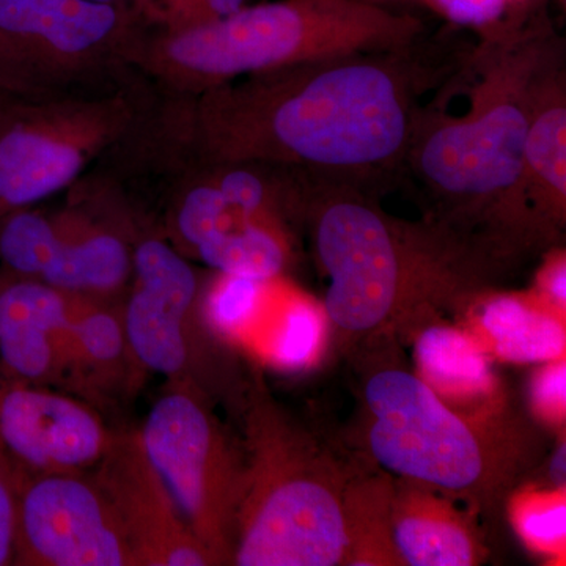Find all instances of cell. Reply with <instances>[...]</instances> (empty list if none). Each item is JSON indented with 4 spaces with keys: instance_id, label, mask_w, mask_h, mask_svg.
I'll return each instance as SVG.
<instances>
[{
    "instance_id": "5bb4252c",
    "label": "cell",
    "mask_w": 566,
    "mask_h": 566,
    "mask_svg": "<svg viewBox=\"0 0 566 566\" xmlns=\"http://www.w3.org/2000/svg\"><path fill=\"white\" fill-rule=\"evenodd\" d=\"M93 469V480L117 512L139 566L216 565L153 469L139 434L114 438Z\"/></svg>"
},
{
    "instance_id": "5b68a950",
    "label": "cell",
    "mask_w": 566,
    "mask_h": 566,
    "mask_svg": "<svg viewBox=\"0 0 566 566\" xmlns=\"http://www.w3.org/2000/svg\"><path fill=\"white\" fill-rule=\"evenodd\" d=\"M255 397L232 564H348L346 479L273 403Z\"/></svg>"
},
{
    "instance_id": "484cf974",
    "label": "cell",
    "mask_w": 566,
    "mask_h": 566,
    "mask_svg": "<svg viewBox=\"0 0 566 566\" xmlns=\"http://www.w3.org/2000/svg\"><path fill=\"white\" fill-rule=\"evenodd\" d=\"M248 0H133L148 32H181L229 17Z\"/></svg>"
},
{
    "instance_id": "1f68e13d",
    "label": "cell",
    "mask_w": 566,
    "mask_h": 566,
    "mask_svg": "<svg viewBox=\"0 0 566 566\" xmlns=\"http://www.w3.org/2000/svg\"><path fill=\"white\" fill-rule=\"evenodd\" d=\"M88 2L106 3V6L122 7V9L133 10V0H88Z\"/></svg>"
},
{
    "instance_id": "7402d4cb",
    "label": "cell",
    "mask_w": 566,
    "mask_h": 566,
    "mask_svg": "<svg viewBox=\"0 0 566 566\" xmlns=\"http://www.w3.org/2000/svg\"><path fill=\"white\" fill-rule=\"evenodd\" d=\"M270 282L216 271L199 293L208 329L226 340H243L263 314Z\"/></svg>"
},
{
    "instance_id": "603a6c76",
    "label": "cell",
    "mask_w": 566,
    "mask_h": 566,
    "mask_svg": "<svg viewBox=\"0 0 566 566\" xmlns=\"http://www.w3.org/2000/svg\"><path fill=\"white\" fill-rule=\"evenodd\" d=\"M59 241L57 214L31 207L0 214L2 270L21 277L43 279Z\"/></svg>"
},
{
    "instance_id": "e0dca14e",
    "label": "cell",
    "mask_w": 566,
    "mask_h": 566,
    "mask_svg": "<svg viewBox=\"0 0 566 566\" xmlns=\"http://www.w3.org/2000/svg\"><path fill=\"white\" fill-rule=\"evenodd\" d=\"M438 493L409 480L392 486L389 526L395 556L400 565H479L485 558L479 535L452 501Z\"/></svg>"
},
{
    "instance_id": "cb8c5ba5",
    "label": "cell",
    "mask_w": 566,
    "mask_h": 566,
    "mask_svg": "<svg viewBox=\"0 0 566 566\" xmlns=\"http://www.w3.org/2000/svg\"><path fill=\"white\" fill-rule=\"evenodd\" d=\"M282 311L266 342L268 360L282 370H303L322 349L324 315L318 305L281 282Z\"/></svg>"
},
{
    "instance_id": "30bf717a",
    "label": "cell",
    "mask_w": 566,
    "mask_h": 566,
    "mask_svg": "<svg viewBox=\"0 0 566 566\" xmlns=\"http://www.w3.org/2000/svg\"><path fill=\"white\" fill-rule=\"evenodd\" d=\"M14 565L139 566L93 476L22 472Z\"/></svg>"
},
{
    "instance_id": "44dd1931",
    "label": "cell",
    "mask_w": 566,
    "mask_h": 566,
    "mask_svg": "<svg viewBox=\"0 0 566 566\" xmlns=\"http://www.w3.org/2000/svg\"><path fill=\"white\" fill-rule=\"evenodd\" d=\"M103 303L104 300L74 294L61 367L71 364L84 370L109 371L122 363L129 348L125 327Z\"/></svg>"
},
{
    "instance_id": "d4e9b609",
    "label": "cell",
    "mask_w": 566,
    "mask_h": 566,
    "mask_svg": "<svg viewBox=\"0 0 566 566\" xmlns=\"http://www.w3.org/2000/svg\"><path fill=\"white\" fill-rule=\"evenodd\" d=\"M512 521L524 543L536 553L560 557L566 546L565 488L531 491L517 495Z\"/></svg>"
},
{
    "instance_id": "52a82bcc",
    "label": "cell",
    "mask_w": 566,
    "mask_h": 566,
    "mask_svg": "<svg viewBox=\"0 0 566 566\" xmlns=\"http://www.w3.org/2000/svg\"><path fill=\"white\" fill-rule=\"evenodd\" d=\"M147 109L126 85L0 96V214L70 189L132 136Z\"/></svg>"
},
{
    "instance_id": "d6986e66",
    "label": "cell",
    "mask_w": 566,
    "mask_h": 566,
    "mask_svg": "<svg viewBox=\"0 0 566 566\" xmlns=\"http://www.w3.org/2000/svg\"><path fill=\"white\" fill-rule=\"evenodd\" d=\"M420 379L442 400L474 408L493 405L497 387L485 346L452 326L427 327L416 342Z\"/></svg>"
},
{
    "instance_id": "9a60e30c",
    "label": "cell",
    "mask_w": 566,
    "mask_h": 566,
    "mask_svg": "<svg viewBox=\"0 0 566 566\" xmlns=\"http://www.w3.org/2000/svg\"><path fill=\"white\" fill-rule=\"evenodd\" d=\"M516 205L538 248L556 243L566 219V69L543 82L528 126Z\"/></svg>"
},
{
    "instance_id": "ba28073f",
    "label": "cell",
    "mask_w": 566,
    "mask_h": 566,
    "mask_svg": "<svg viewBox=\"0 0 566 566\" xmlns=\"http://www.w3.org/2000/svg\"><path fill=\"white\" fill-rule=\"evenodd\" d=\"M133 10L88 0H0V96L106 87L147 35Z\"/></svg>"
},
{
    "instance_id": "9c48e42d",
    "label": "cell",
    "mask_w": 566,
    "mask_h": 566,
    "mask_svg": "<svg viewBox=\"0 0 566 566\" xmlns=\"http://www.w3.org/2000/svg\"><path fill=\"white\" fill-rule=\"evenodd\" d=\"M139 439L193 536L216 565L232 564L245 460L202 398L189 386L163 395Z\"/></svg>"
},
{
    "instance_id": "7a4b0ae2",
    "label": "cell",
    "mask_w": 566,
    "mask_h": 566,
    "mask_svg": "<svg viewBox=\"0 0 566 566\" xmlns=\"http://www.w3.org/2000/svg\"><path fill=\"white\" fill-rule=\"evenodd\" d=\"M458 70L469 109L423 107L405 163L427 200V218L497 273L523 245L516 185L543 82L565 63V41L545 11L531 10L480 33Z\"/></svg>"
},
{
    "instance_id": "4fadbf2b",
    "label": "cell",
    "mask_w": 566,
    "mask_h": 566,
    "mask_svg": "<svg viewBox=\"0 0 566 566\" xmlns=\"http://www.w3.org/2000/svg\"><path fill=\"white\" fill-rule=\"evenodd\" d=\"M133 290L123 314L133 356L148 370L180 376L189 360L186 323L199 301V275L161 237L136 238Z\"/></svg>"
},
{
    "instance_id": "7c38bea8",
    "label": "cell",
    "mask_w": 566,
    "mask_h": 566,
    "mask_svg": "<svg viewBox=\"0 0 566 566\" xmlns=\"http://www.w3.org/2000/svg\"><path fill=\"white\" fill-rule=\"evenodd\" d=\"M115 436L88 406L0 374V447L28 474H81Z\"/></svg>"
},
{
    "instance_id": "f1b7e54d",
    "label": "cell",
    "mask_w": 566,
    "mask_h": 566,
    "mask_svg": "<svg viewBox=\"0 0 566 566\" xmlns=\"http://www.w3.org/2000/svg\"><path fill=\"white\" fill-rule=\"evenodd\" d=\"M532 408L549 424L565 422L566 364L565 357L545 363L534 375L531 385Z\"/></svg>"
},
{
    "instance_id": "d6a6232c",
    "label": "cell",
    "mask_w": 566,
    "mask_h": 566,
    "mask_svg": "<svg viewBox=\"0 0 566 566\" xmlns=\"http://www.w3.org/2000/svg\"><path fill=\"white\" fill-rule=\"evenodd\" d=\"M374 2H378V0H374Z\"/></svg>"
},
{
    "instance_id": "8992f818",
    "label": "cell",
    "mask_w": 566,
    "mask_h": 566,
    "mask_svg": "<svg viewBox=\"0 0 566 566\" xmlns=\"http://www.w3.org/2000/svg\"><path fill=\"white\" fill-rule=\"evenodd\" d=\"M364 401L368 449L398 479L485 504L515 474L513 441L495 420L453 409L403 368L368 375Z\"/></svg>"
},
{
    "instance_id": "f546056e",
    "label": "cell",
    "mask_w": 566,
    "mask_h": 566,
    "mask_svg": "<svg viewBox=\"0 0 566 566\" xmlns=\"http://www.w3.org/2000/svg\"><path fill=\"white\" fill-rule=\"evenodd\" d=\"M534 296L556 314L565 316L566 307V259L564 249L549 253L536 275Z\"/></svg>"
},
{
    "instance_id": "277c9868",
    "label": "cell",
    "mask_w": 566,
    "mask_h": 566,
    "mask_svg": "<svg viewBox=\"0 0 566 566\" xmlns=\"http://www.w3.org/2000/svg\"><path fill=\"white\" fill-rule=\"evenodd\" d=\"M419 18L374 0H274L181 32H147L134 70L169 96H192L260 73L423 39Z\"/></svg>"
},
{
    "instance_id": "ffe728a7",
    "label": "cell",
    "mask_w": 566,
    "mask_h": 566,
    "mask_svg": "<svg viewBox=\"0 0 566 566\" xmlns=\"http://www.w3.org/2000/svg\"><path fill=\"white\" fill-rule=\"evenodd\" d=\"M193 255L221 273L245 277H277L292 256V226L273 218L237 216L197 245Z\"/></svg>"
},
{
    "instance_id": "4dcf8cb0",
    "label": "cell",
    "mask_w": 566,
    "mask_h": 566,
    "mask_svg": "<svg viewBox=\"0 0 566 566\" xmlns=\"http://www.w3.org/2000/svg\"><path fill=\"white\" fill-rule=\"evenodd\" d=\"M547 479L553 488H565L566 479V447L565 442L557 446L547 465Z\"/></svg>"
},
{
    "instance_id": "6da1fadb",
    "label": "cell",
    "mask_w": 566,
    "mask_h": 566,
    "mask_svg": "<svg viewBox=\"0 0 566 566\" xmlns=\"http://www.w3.org/2000/svg\"><path fill=\"white\" fill-rule=\"evenodd\" d=\"M465 55L423 39L260 71L150 109L155 133L203 161H260L381 196L405 180L424 93Z\"/></svg>"
},
{
    "instance_id": "ac0fdd59",
    "label": "cell",
    "mask_w": 566,
    "mask_h": 566,
    "mask_svg": "<svg viewBox=\"0 0 566 566\" xmlns=\"http://www.w3.org/2000/svg\"><path fill=\"white\" fill-rule=\"evenodd\" d=\"M475 318L486 348L501 359L545 364L565 357V316L547 308L534 294L486 297Z\"/></svg>"
},
{
    "instance_id": "83f0119b",
    "label": "cell",
    "mask_w": 566,
    "mask_h": 566,
    "mask_svg": "<svg viewBox=\"0 0 566 566\" xmlns=\"http://www.w3.org/2000/svg\"><path fill=\"white\" fill-rule=\"evenodd\" d=\"M22 472L0 447V566L14 565Z\"/></svg>"
},
{
    "instance_id": "4316f807",
    "label": "cell",
    "mask_w": 566,
    "mask_h": 566,
    "mask_svg": "<svg viewBox=\"0 0 566 566\" xmlns=\"http://www.w3.org/2000/svg\"><path fill=\"white\" fill-rule=\"evenodd\" d=\"M452 24L471 28L479 33L534 9V0H424Z\"/></svg>"
},
{
    "instance_id": "3957f363",
    "label": "cell",
    "mask_w": 566,
    "mask_h": 566,
    "mask_svg": "<svg viewBox=\"0 0 566 566\" xmlns=\"http://www.w3.org/2000/svg\"><path fill=\"white\" fill-rule=\"evenodd\" d=\"M304 223L329 279L324 314L344 334L379 333L486 283L449 234L387 214L379 193L352 182L305 174Z\"/></svg>"
},
{
    "instance_id": "2e32d148",
    "label": "cell",
    "mask_w": 566,
    "mask_h": 566,
    "mask_svg": "<svg viewBox=\"0 0 566 566\" xmlns=\"http://www.w3.org/2000/svg\"><path fill=\"white\" fill-rule=\"evenodd\" d=\"M74 294L0 271V363L11 378L50 381L61 370Z\"/></svg>"
},
{
    "instance_id": "8fae6325",
    "label": "cell",
    "mask_w": 566,
    "mask_h": 566,
    "mask_svg": "<svg viewBox=\"0 0 566 566\" xmlns=\"http://www.w3.org/2000/svg\"><path fill=\"white\" fill-rule=\"evenodd\" d=\"M57 211L59 241L41 281L76 296L107 300L133 274L129 203L115 178L95 177L71 186Z\"/></svg>"
}]
</instances>
